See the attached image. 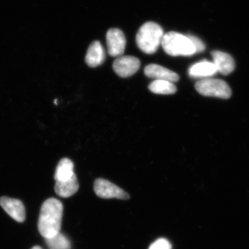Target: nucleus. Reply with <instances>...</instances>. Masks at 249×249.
I'll return each instance as SVG.
<instances>
[{"label": "nucleus", "mask_w": 249, "mask_h": 249, "mask_svg": "<svg viewBox=\"0 0 249 249\" xmlns=\"http://www.w3.org/2000/svg\"><path fill=\"white\" fill-rule=\"evenodd\" d=\"M63 206L61 201L50 198L41 207L38 220V230L45 239L53 237L60 232Z\"/></svg>", "instance_id": "obj_1"}, {"label": "nucleus", "mask_w": 249, "mask_h": 249, "mask_svg": "<svg viewBox=\"0 0 249 249\" xmlns=\"http://www.w3.org/2000/svg\"><path fill=\"white\" fill-rule=\"evenodd\" d=\"M163 35V29L157 23H145L137 33L136 37L137 46L144 53H155L161 45Z\"/></svg>", "instance_id": "obj_2"}, {"label": "nucleus", "mask_w": 249, "mask_h": 249, "mask_svg": "<svg viewBox=\"0 0 249 249\" xmlns=\"http://www.w3.org/2000/svg\"><path fill=\"white\" fill-rule=\"evenodd\" d=\"M160 45L165 53L171 56H189L196 53V48L188 36L174 31L164 34Z\"/></svg>", "instance_id": "obj_3"}, {"label": "nucleus", "mask_w": 249, "mask_h": 249, "mask_svg": "<svg viewBox=\"0 0 249 249\" xmlns=\"http://www.w3.org/2000/svg\"><path fill=\"white\" fill-rule=\"evenodd\" d=\"M196 89L205 96L227 99L231 96L230 87L224 80L206 78L199 80L196 84Z\"/></svg>", "instance_id": "obj_4"}, {"label": "nucleus", "mask_w": 249, "mask_h": 249, "mask_svg": "<svg viewBox=\"0 0 249 249\" xmlns=\"http://www.w3.org/2000/svg\"><path fill=\"white\" fill-rule=\"evenodd\" d=\"M93 188L96 196L103 199L116 198V199L127 200L129 198L128 193L104 178L96 179Z\"/></svg>", "instance_id": "obj_5"}, {"label": "nucleus", "mask_w": 249, "mask_h": 249, "mask_svg": "<svg viewBox=\"0 0 249 249\" xmlns=\"http://www.w3.org/2000/svg\"><path fill=\"white\" fill-rule=\"evenodd\" d=\"M140 60L131 55L117 57L113 63V70L118 76L122 78L132 76L140 68Z\"/></svg>", "instance_id": "obj_6"}, {"label": "nucleus", "mask_w": 249, "mask_h": 249, "mask_svg": "<svg viewBox=\"0 0 249 249\" xmlns=\"http://www.w3.org/2000/svg\"><path fill=\"white\" fill-rule=\"evenodd\" d=\"M108 53L113 57H119L124 54L126 46V39L124 33L119 29H111L107 36Z\"/></svg>", "instance_id": "obj_7"}, {"label": "nucleus", "mask_w": 249, "mask_h": 249, "mask_svg": "<svg viewBox=\"0 0 249 249\" xmlns=\"http://www.w3.org/2000/svg\"><path fill=\"white\" fill-rule=\"evenodd\" d=\"M0 205L15 220L18 222H24L26 212L22 201L7 196H2L0 198Z\"/></svg>", "instance_id": "obj_8"}, {"label": "nucleus", "mask_w": 249, "mask_h": 249, "mask_svg": "<svg viewBox=\"0 0 249 249\" xmlns=\"http://www.w3.org/2000/svg\"><path fill=\"white\" fill-rule=\"evenodd\" d=\"M144 73L148 78L155 80H168L172 83H175L179 80V76L175 72L155 64L147 65L144 70Z\"/></svg>", "instance_id": "obj_9"}, {"label": "nucleus", "mask_w": 249, "mask_h": 249, "mask_svg": "<svg viewBox=\"0 0 249 249\" xmlns=\"http://www.w3.org/2000/svg\"><path fill=\"white\" fill-rule=\"evenodd\" d=\"M213 64L217 71L223 75H229L235 69V62L229 54L215 51L212 53Z\"/></svg>", "instance_id": "obj_10"}, {"label": "nucleus", "mask_w": 249, "mask_h": 249, "mask_svg": "<svg viewBox=\"0 0 249 249\" xmlns=\"http://www.w3.org/2000/svg\"><path fill=\"white\" fill-rule=\"evenodd\" d=\"M106 59V53L101 42L95 41L90 45L85 57L87 65L91 67H96L102 65Z\"/></svg>", "instance_id": "obj_11"}, {"label": "nucleus", "mask_w": 249, "mask_h": 249, "mask_svg": "<svg viewBox=\"0 0 249 249\" xmlns=\"http://www.w3.org/2000/svg\"><path fill=\"white\" fill-rule=\"evenodd\" d=\"M217 72L213 62L204 60V61L197 62L191 67L188 73H189V76L193 78H199L204 79V78L213 76Z\"/></svg>", "instance_id": "obj_12"}, {"label": "nucleus", "mask_w": 249, "mask_h": 249, "mask_svg": "<svg viewBox=\"0 0 249 249\" xmlns=\"http://www.w3.org/2000/svg\"><path fill=\"white\" fill-rule=\"evenodd\" d=\"M79 188L76 175H74L71 178L64 181H56L55 186V191L57 195L62 197H70Z\"/></svg>", "instance_id": "obj_13"}, {"label": "nucleus", "mask_w": 249, "mask_h": 249, "mask_svg": "<svg viewBox=\"0 0 249 249\" xmlns=\"http://www.w3.org/2000/svg\"><path fill=\"white\" fill-rule=\"evenodd\" d=\"M74 175L73 162L67 158H64L60 160L56 170H55V181H67L71 178Z\"/></svg>", "instance_id": "obj_14"}, {"label": "nucleus", "mask_w": 249, "mask_h": 249, "mask_svg": "<svg viewBox=\"0 0 249 249\" xmlns=\"http://www.w3.org/2000/svg\"><path fill=\"white\" fill-rule=\"evenodd\" d=\"M149 89L157 94H173L177 91L173 83L168 80H155L149 85Z\"/></svg>", "instance_id": "obj_15"}, {"label": "nucleus", "mask_w": 249, "mask_h": 249, "mask_svg": "<svg viewBox=\"0 0 249 249\" xmlns=\"http://www.w3.org/2000/svg\"><path fill=\"white\" fill-rule=\"evenodd\" d=\"M46 242L51 249H70L71 248L70 241L60 232L53 237L46 239Z\"/></svg>", "instance_id": "obj_16"}, {"label": "nucleus", "mask_w": 249, "mask_h": 249, "mask_svg": "<svg viewBox=\"0 0 249 249\" xmlns=\"http://www.w3.org/2000/svg\"><path fill=\"white\" fill-rule=\"evenodd\" d=\"M149 249H172V245L169 241L160 238L152 243Z\"/></svg>", "instance_id": "obj_17"}, {"label": "nucleus", "mask_w": 249, "mask_h": 249, "mask_svg": "<svg viewBox=\"0 0 249 249\" xmlns=\"http://www.w3.org/2000/svg\"><path fill=\"white\" fill-rule=\"evenodd\" d=\"M189 37L190 40L193 42V45H194L195 48H196V53H200L204 50L205 46L204 44L203 43L202 41L198 37H196L194 36H188Z\"/></svg>", "instance_id": "obj_18"}, {"label": "nucleus", "mask_w": 249, "mask_h": 249, "mask_svg": "<svg viewBox=\"0 0 249 249\" xmlns=\"http://www.w3.org/2000/svg\"><path fill=\"white\" fill-rule=\"evenodd\" d=\"M31 249H42L40 247H38V246H36V247H33Z\"/></svg>", "instance_id": "obj_19"}]
</instances>
